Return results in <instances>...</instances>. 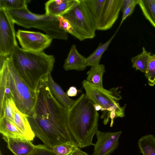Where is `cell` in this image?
Instances as JSON below:
<instances>
[{
  "label": "cell",
  "mask_w": 155,
  "mask_h": 155,
  "mask_svg": "<svg viewBox=\"0 0 155 155\" xmlns=\"http://www.w3.org/2000/svg\"><path fill=\"white\" fill-rule=\"evenodd\" d=\"M33 109L28 118L35 136L51 149L72 142L67 124L68 109L54 97L44 78L36 90Z\"/></svg>",
  "instance_id": "1"
},
{
  "label": "cell",
  "mask_w": 155,
  "mask_h": 155,
  "mask_svg": "<svg viewBox=\"0 0 155 155\" xmlns=\"http://www.w3.org/2000/svg\"><path fill=\"white\" fill-rule=\"evenodd\" d=\"M94 102L82 94L69 109L67 124L75 146L82 148L93 145L94 136L98 130L99 114Z\"/></svg>",
  "instance_id": "2"
},
{
  "label": "cell",
  "mask_w": 155,
  "mask_h": 155,
  "mask_svg": "<svg viewBox=\"0 0 155 155\" xmlns=\"http://www.w3.org/2000/svg\"><path fill=\"white\" fill-rule=\"evenodd\" d=\"M9 55L0 56V105L6 99L12 98L18 109L28 116L35 104L36 91L31 89L21 77Z\"/></svg>",
  "instance_id": "3"
},
{
  "label": "cell",
  "mask_w": 155,
  "mask_h": 155,
  "mask_svg": "<svg viewBox=\"0 0 155 155\" xmlns=\"http://www.w3.org/2000/svg\"><path fill=\"white\" fill-rule=\"evenodd\" d=\"M14 67L26 84L36 91L41 81L52 71L55 61L53 55L27 51L16 45L9 55Z\"/></svg>",
  "instance_id": "4"
},
{
  "label": "cell",
  "mask_w": 155,
  "mask_h": 155,
  "mask_svg": "<svg viewBox=\"0 0 155 155\" xmlns=\"http://www.w3.org/2000/svg\"><path fill=\"white\" fill-rule=\"evenodd\" d=\"M85 94L94 103L100 106L102 112L101 118L104 125L107 124L110 120V126H113L116 118L125 116L126 105L121 106L119 102L122 98L119 87H114L109 90L92 85L86 80L82 82Z\"/></svg>",
  "instance_id": "5"
},
{
  "label": "cell",
  "mask_w": 155,
  "mask_h": 155,
  "mask_svg": "<svg viewBox=\"0 0 155 155\" xmlns=\"http://www.w3.org/2000/svg\"><path fill=\"white\" fill-rule=\"evenodd\" d=\"M6 10L14 23L19 25L41 30L52 39H68V33L59 26L58 17L33 13L28 9L27 5L20 9Z\"/></svg>",
  "instance_id": "6"
},
{
  "label": "cell",
  "mask_w": 155,
  "mask_h": 155,
  "mask_svg": "<svg viewBox=\"0 0 155 155\" xmlns=\"http://www.w3.org/2000/svg\"><path fill=\"white\" fill-rule=\"evenodd\" d=\"M62 16L70 22L73 28L74 37L80 41L94 38L97 26L85 0Z\"/></svg>",
  "instance_id": "7"
},
{
  "label": "cell",
  "mask_w": 155,
  "mask_h": 155,
  "mask_svg": "<svg viewBox=\"0 0 155 155\" xmlns=\"http://www.w3.org/2000/svg\"><path fill=\"white\" fill-rule=\"evenodd\" d=\"M14 24L6 10L0 8V56L10 55L18 45Z\"/></svg>",
  "instance_id": "8"
},
{
  "label": "cell",
  "mask_w": 155,
  "mask_h": 155,
  "mask_svg": "<svg viewBox=\"0 0 155 155\" xmlns=\"http://www.w3.org/2000/svg\"><path fill=\"white\" fill-rule=\"evenodd\" d=\"M16 36L22 48L35 52L43 51L50 45L53 39L48 35L39 32L19 29Z\"/></svg>",
  "instance_id": "9"
},
{
  "label": "cell",
  "mask_w": 155,
  "mask_h": 155,
  "mask_svg": "<svg viewBox=\"0 0 155 155\" xmlns=\"http://www.w3.org/2000/svg\"><path fill=\"white\" fill-rule=\"evenodd\" d=\"M122 131L104 132L98 130L96 134L97 141L94 144L92 155H109L117 147Z\"/></svg>",
  "instance_id": "10"
},
{
  "label": "cell",
  "mask_w": 155,
  "mask_h": 155,
  "mask_svg": "<svg viewBox=\"0 0 155 155\" xmlns=\"http://www.w3.org/2000/svg\"><path fill=\"white\" fill-rule=\"evenodd\" d=\"M123 0H106L97 30L106 31L110 29L117 20L122 9Z\"/></svg>",
  "instance_id": "11"
},
{
  "label": "cell",
  "mask_w": 155,
  "mask_h": 155,
  "mask_svg": "<svg viewBox=\"0 0 155 155\" xmlns=\"http://www.w3.org/2000/svg\"><path fill=\"white\" fill-rule=\"evenodd\" d=\"M8 148L14 155H29L38 147L25 137H11L3 136Z\"/></svg>",
  "instance_id": "12"
},
{
  "label": "cell",
  "mask_w": 155,
  "mask_h": 155,
  "mask_svg": "<svg viewBox=\"0 0 155 155\" xmlns=\"http://www.w3.org/2000/svg\"><path fill=\"white\" fill-rule=\"evenodd\" d=\"M80 0H51L45 4L46 14L58 17L62 15L73 8Z\"/></svg>",
  "instance_id": "13"
},
{
  "label": "cell",
  "mask_w": 155,
  "mask_h": 155,
  "mask_svg": "<svg viewBox=\"0 0 155 155\" xmlns=\"http://www.w3.org/2000/svg\"><path fill=\"white\" fill-rule=\"evenodd\" d=\"M86 67V58L80 54L76 45H73L65 60L64 69L65 71L75 70L81 71L84 70Z\"/></svg>",
  "instance_id": "14"
},
{
  "label": "cell",
  "mask_w": 155,
  "mask_h": 155,
  "mask_svg": "<svg viewBox=\"0 0 155 155\" xmlns=\"http://www.w3.org/2000/svg\"><path fill=\"white\" fill-rule=\"evenodd\" d=\"M55 98L63 106L68 109L76 100L70 98L60 86L53 80L51 73L44 78Z\"/></svg>",
  "instance_id": "15"
},
{
  "label": "cell",
  "mask_w": 155,
  "mask_h": 155,
  "mask_svg": "<svg viewBox=\"0 0 155 155\" xmlns=\"http://www.w3.org/2000/svg\"><path fill=\"white\" fill-rule=\"evenodd\" d=\"M14 112L15 124L26 138L32 141L35 136L28 120V115L20 111L16 105Z\"/></svg>",
  "instance_id": "16"
},
{
  "label": "cell",
  "mask_w": 155,
  "mask_h": 155,
  "mask_svg": "<svg viewBox=\"0 0 155 155\" xmlns=\"http://www.w3.org/2000/svg\"><path fill=\"white\" fill-rule=\"evenodd\" d=\"M118 30L117 29L115 33L104 44L100 43L93 52L86 58L87 67L96 66L100 64L102 55L107 49Z\"/></svg>",
  "instance_id": "17"
},
{
  "label": "cell",
  "mask_w": 155,
  "mask_h": 155,
  "mask_svg": "<svg viewBox=\"0 0 155 155\" xmlns=\"http://www.w3.org/2000/svg\"><path fill=\"white\" fill-rule=\"evenodd\" d=\"M105 72V67L103 64L91 66L87 73V77L86 80L92 85L103 87V77Z\"/></svg>",
  "instance_id": "18"
},
{
  "label": "cell",
  "mask_w": 155,
  "mask_h": 155,
  "mask_svg": "<svg viewBox=\"0 0 155 155\" xmlns=\"http://www.w3.org/2000/svg\"><path fill=\"white\" fill-rule=\"evenodd\" d=\"M0 133L3 136L25 137L14 123L5 117L0 118Z\"/></svg>",
  "instance_id": "19"
},
{
  "label": "cell",
  "mask_w": 155,
  "mask_h": 155,
  "mask_svg": "<svg viewBox=\"0 0 155 155\" xmlns=\"http://www.w3.org/2000/svg\"><path fill=\"white\" fill-rule=\"evenodd\" d=\"M151 55V52L147 51L143 47L140 54L131 58L132 67L146 73Z\"/></svg>",
  "instance_id": "20"
},
{
  "label": "cell",
  "mask_w": 155,
  "mask_h": 155,
  "mask_svg": "<svg viewBox=\"0 0 155 155\" xmlns=\"http://www.w3.org/2000/svg\"><path fill=\"white\" fill-rule=\"evenodd\" d=\"M138 146L143 155H155V137L149 134L141 137L138 141Z\"/></svg>",
  "instance_id": "21"
},
{
  "label": "cell",
  "mask_w": 155,
  "mask_h": 155,
  "mask_svg": "<svg viewBox=\"0 0 155 155\" xmlns=\"http://www.w3.org/2000/svg\"><path fill=\"white\" fill-rule=\"evenodd\" d=\"M145 18L155 28V0H138Z\"/></svg>",
  "instance_id": "22"
},
{
  "label": "cell",
  "mask_w": 155,
  "mask_h": 155,
  "mask_svg": "<svg viewBox=\"0 0 155 155\" xmlns=\"http://www.w3.org/2000/svg\"><path fill=\"white\" fill-rule=\"evenodd\" d=\"M106 1V0H85L97 27L100 20Z\"/></svg>",
  "instance_id": "23"
},
{
  "label": "cell",
  "mask_w": 155,
  "mask_h": 155,
  "mask_svg": "<svg viewBox=\"0 0 155 155\" xmlns=\"http://www.w3.org/2000/svg\"><path fill=\"white\" fill-rule=\"evenodd\" d=\"M28 0H0V8L6 10L20 9L27 5Z\"/></svg>",
  "instance_id": "24"
},
{
  "label": "cell",
  "mask_w": 155,
  "mask_h": 155,
  "mask_svg": "<svg viewBox=\"0 0 155 155\" xmlns=\"http://www.w3.org/2000/svg\"><path fill=\"white\" fill-rule=\"evenodd\" d=\"M145 74L147 78L148 84L150 86H153L155 84V54L151 55Z\"/></svg>",
  "instance_id": "25"
},
{
  "label": "cell",
  "mask_w": 155,
  "mask_h": 155,
  "mask_svg": "<svg viewBox=\"0 0 155 155\" xmlns=\"http://www.w3.org/2000/svg\"><path fill=\"white\" fill-rule=\"evenodd\" d=\"M75 147L71 144L65 143L55 146L52 148V150L55 155H69Z\"/></svg>",
  "instance_id": "26"
},
{
  "label": "cell",
  "mask_w": 155,
  "mask_h": 155,
  "mask_svg": "<svg viewBox=\"0 0 155 155\" xmlns=\"http://www.w3.org/2000/svg\"><path fill=\"white\" fill-rule=\"evenodd\" d=\"M58 19L60 28L74 36L73 28L69 21L62 15L58 16Z\"/></svg>",
  "instance_id": "27"
},
{
  "label": "cell",
  "mask_w": 155,
  "mask_h": 155,
  "mask_svg": "<svg viewBox=\"0 0 155 155\" xmlns=\"http://www.w3.org/2000/svg\"><path fill=\"white\" fill-rule=\"evenodd\" d=\"M137 5H138V0H133L132 3L127 6L122 11L123 15L120 23L118 28V29L126 18L132 14Z\"/></svg>",
  "instance_id": "28"
},
{
  "label": "cell",
  "mask_w": 155,
  "mask_h": 155,
  "mask_svg": "<svg viewBox=\"0 0 155 155\" xmlns=\"http://www.w3.org/2000/svg\"><path fill=\"white\" fill-rule=\"evenodd\" d=\"M29 155H55L52 149L43 144L38 145L37 148Z\"/></svg>",
  "instance_id": "29"
},
{
  "label": "cell",
  "mask_w": 155,
  "mask_h": 155,
  "mask_svg": "<svg viewBox=\"0 0 155 155\" xmlns=\"http://www.w3.org/2000/svg\"><path fill=\"white\" fill-rule=\"evenodd\" d=\"M78 92L76 87L74 86L71 87L66 93L68 97H73L76 96Z\"/></svg>",
  "instance_id": "30"
},
{
  "label": "cell",
  "mask_w": 155,
  "mask_h": 155,
  "mask_svg": "<svg viewBox=\"0 0 155 155\" xmlns=\"http://www.w3.org/2000/svg\"><path fill=\"white\" fill-rule=\"evenodd\" d=\"M69 155H89L86 152L81 150L80 148L75 147L73 152Z\"/></svg>",
  "instance_id": "31"
},
{
  "label": "cell",
  "mask_w": 155,
  "mask_h": 155,
  "mask_svg": "<svg viewBox=\"0 0 155 155\" xmlns=\"http://www.w3.org/2000/svg\"><path fill=\"white\" fill-rule=\"evenodd\" d=\"M94 106L95 109L97 111L101 110V107L96 104L94 103Z\"/></svg>",
  "instance_id": "32"
},
{
  "label": "cell",
  "mask_w": 155,
  "mask_h": 155,
  "mask_svg": "<svg viewBox=\"0 0 155 155\" xmlns=\"http://www.w3.org/2000/svg\"><path fill=\"white\" fill-rule=\"evenodd\" d=\"M0 155H3L1 150L0 152Z\"/></svg>",
  "instance_id": "33"
}]
</instances>
